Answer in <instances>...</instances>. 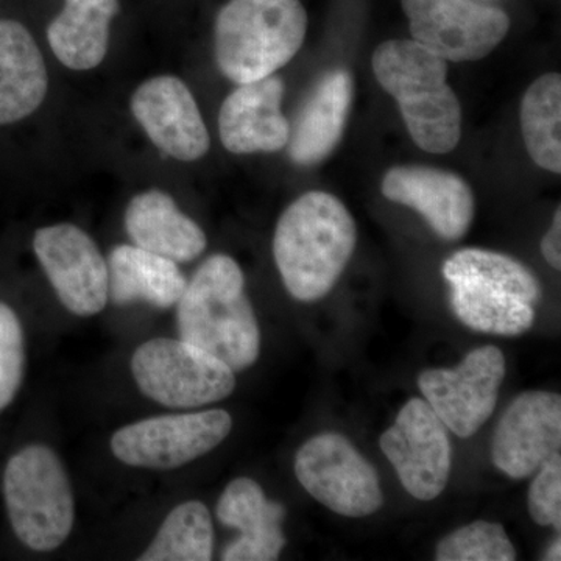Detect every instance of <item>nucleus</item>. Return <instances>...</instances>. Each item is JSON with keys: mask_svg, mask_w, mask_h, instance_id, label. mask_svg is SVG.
<instances>
[{"mask_svg": "<svg viewBox=\"0 0 561 561\" xmlns=\"http://www.w3.org/2000/svg\"><path fill=\"white\" fill-rule=\"evenodd\" d=\"M356 241V224L337 197L306 192L280 214L273 238V256L287 291L305 302L327 297Z\"/></svg>", "mask_w": 561, "mask_h": 561, "instance_id": "f257e3e1", "label": "nucleus"}, {"mask_svg": "<svg viewBox=\"0 0 561 561\" xmlns=\"http://www.w3.org/2000/svg\"><path fill=\"white\" fill-rule=\"evenodd\" d=\"M181 341L197 346L243 371L257 360L261 331L256 313L247 297L245 276L227 254L208 257L179 301Z\"/></svg>", "mask_w": 561, "mask_h": 561, "instance_id": "f03ea898", "label": "nucleus"}, {"mask_svg": "<svg viewBox=\"0 0 561 561\" xmlns=\"http://www.w3.org/2000/svg\"><path fill=\"white\" fill-rule=\"evenodd\" d=\"M373 72L400 105L413 142L430 153H449L459 146L461 106L446 76L448 65L415 39L382 43L371 58Z\"/></svg>", "mask_w": 561, "mask_h": 561, "instance_id": "7ed1b4c3", "label": "nucleus"}, {"mask_svg": "<svg viewBox=\"0 0 561 561\" xmlns=\"http://www.w3.org/2000/svg\"><path fill=\"white\" fill-rule=\"evenodd\" d=\"M443 276L454 313L470 330L512 337L534 327L541 286L522 262L496 251L460 250L443 264Z\"/></svg>", "mask_w": 561, "mask_h": 561, "instance_id": "20e7f679", "label": "nucleus"}, {"mask_svg": "<svg viewBox=\"0 0 561 561\" xmlns=\"http://www.w3.org/2000/svg\"><path fill=\"white\" fill-rule=\"evenodd\" d=\"M306 32L300 0H230L214 25L217 66L236 84L265 79L298 54Z\"/></svg>", "mask_w": 561, "mask_h": 561, "instance_id": "39448f33", "label": "nucleus"}, {"mask_svg": "<svg viewBox=\"0 0 561 561\" xmlns=\"http://www.w3.org/2000/svg\"><path fill=\"white\" fill-rule=\"evenodd\" d=\"M3 501L11 529L35 552H50L68 540L76 502L65 465L50 448L28 445L7 461Z\"/></svg>", "mask_w": 561, "mask_h": 561, "instance_id": "423d86ee", "label": "nucleus"}, {"mask_svg": "<svg viewBox=\"0 0 561 561\" xmlns=\"http://www.w3.org/2000/svg\"><path fill=\"white\" fill-rule=\"evenodd\" d=\"M131 373L146 397L173 409L219 402L236 389L227 364L181 339L142 343L133 354Z\"/></svg>", "mask_w": 561, "mask_h": 561, "instance_id": "0eeeda50", "label": "nucleus"}, {"mask_svg": "<svg viewBox=\"0 0 561 561\" xmlns=\"http://www.w3.org/2000/svg\"><path fill=\"white\" fill-rule=\"evenodd\" d=\"M295 474L313 500L337 515L364 518L382 507L378 472L341 434L306 442L295 457Z\"/></svg>", "mask_w": 561, "mask_h": 561, "instance_id": "6e6552de", "label": "nucleus"}, {"mask_svg": "<svg viewBox=\"0 0 561 561\" xmlns=\"http://www.w3.org/2000/svg\"><path fill=\"white\" fill-rule=\"evenodd\" d=\"M231 430V415L221 409L153 416L117 431L111 451L128 467L173 470L213 451Z\"/></svg>", "mask_w": 561, "mask_h": 561, "instance_id": "1a4fd4ad", "label": "nucleus"}, {"mask_svg": "<svg viewBox=\"0 0 561 561\" xmlns=\"http://www.w3.org/2000/svg\"><path fill=\"white\" fill-rule=\"evenodd\" d=\"M413 39L445 61H479L507 36L511 20L478 0H401Z\"/></svg>", "mask_w": 561, "mask_h": 561, "instance_id": "9d476101", "label": "nucleus"}, {"mask_svg": "<svg viewBox=\"0 0 561 561\" xmlns=\"http://www.w3.org/2000/svg\"><path fill=\"white\" fill-rule=\"evenodd\" d=\"M505 357L497 346H482L467 354L456 368L421 373L419 387L446 430L470 438L496 408L505 378Z\"/></svg>", "mask_w": 561, "mask_h": 561, "instance_id": "9b49d317", "label": "nucleus"}, {"mask_svg": "<svg viewBox=\"0 0 561 561\" xmlns=\"http://www.w3.org/2000/svg\"><path fill=\"white\" fill-rule=\"evenodd\" d=\"M379 445L402 486L415 500L434 501L445 491L451 474L453 446L448 430L426 400L405 402Z\"/></svg>", "mask_w": 561, "mask_h": 561, "instance_id": "f8f14e48", "label": "nucleus"}, {"mask_svg": "<svg viewBox=\"0 0 561 561\" xmlns=\"http://www.w3.org/2000/svg\"><path fill=\"white\" fill-rule=\"evenodd\" d=\"M33 251L69 312L91 317L108 302V265L98 243L72 224L39 228Z\"/></svg>", "mask_w": 561, "mask_h": 561, "instance_id": "ddd939ff", "label": "nucleus"}, {"mask_svg": "<svg viewBox=\"0 0 561 561\" xmlns=\"http://www.w3.org/2000/svg\"><path fill=\"white\" fill-rule=\"evenodd\" d=\"M130 110L151 144L173 160L194 162L208 153V127L190 87L179 77L142 81L133 92Z\"/></svg>", "mask_w": 561, "mask_h": 561, "instance_id": "4468645a", "label": "nucleus"}, {"mask_svg": "<svg viewBox=\"0 0 561 561\" xmlns=\"http://www.w3.org/2000/svg\"><path fill=\"white\" fill-rule=\"evenodd\" d=\"M561 448V397L526 391L508 405L497 423L491 459L512 479H526Z\"/></svg>", "mask_w": 561, "mask_h": 561, "instance_id": "2eb2a0df", "label": "nucleus"}, {"mask_svg": "<svg viewBox=\"0 0 561 561\" xmlns=\"http://www.w3.org/2000/svg\"><path fill=\"white\" fill-rule=\"evenodd\" d=\"M381 191L390 202L415 209L445 241H459L474 219L471 187L453 172L400 165L383 175Z\"/></svg>", "mask_w": 561, "mask_h": 561, "instance_id": "dca6fc26", "label": "nucleus"}, {"mask_svg": "<svg viewBox=\"0 0 561 561\" xmlns=\"http://www.w3.org/2000/svg\"><path fill=\"white\" fill-rule=\"evenodd\" d=\"M286 87L280 77L239 84L221 103L219 135L234 154L275 153L287 147L290 124L283 114Z\"/></svg>", "mask_w": 561, "mask_h": 561, "instance_id": "f3484780", "label": "nucleus"}, {"mask_svg": "<svg viewBox=\"0 0 561 561\" xmlns=\"http://www.w3.org/2000/svg\"><path fill=\"white\" fill-rule=\"evenodd\" d=\"M217 518L241 531L221 553L225 561H275L286 546L283 523L286 508L265 496L260 483L249 478L228 483L217 502Z\"/></svg>", "mask_w": 561, "mask_h": 561, "instance_id": "a211bd4d", "label": "nucleus"}, {"mask_svg": "<svg viewBox=\"0 0 561 561\" xmlns=\"http://www.w3.org/2000/svg\"><path fill=\"white\" fill-rule=\"evenodd\" d=\"M353 95L348 70H331L317 81L290 128L287 147L295 164L313 165L330 157L345 131Z\"/></svg>", "mask_w": 561, "mask_h": 561, "instance_id": "6ab92c4d", "label": "nucleus"}, {"mask_svg": "<svg viewBox=\"0 0 561 561\" xmlns=\"http://www.w3.org/2000/svg\"><path fill=\"white\" fill-rule=\"evenodd\" d=\"M124 221L136 247L176 264L197 260L208 245L205 231L181 213L164 191L149 190L135 195L125 209Z\"/></svg>", "mask_w": 561, "mask_h": 561, "instance_id": "aec40b11", "label": "nucleus"}, {"mask_svg": "<svg viewBox=\"0 0 561 561\" xmlns=\"http://www.w3.org/2000/svg\"><path fill=\"white\" fill-rule=\"evenodd\" d=\"M49 91L38 43L20 21H0V125L31 117Z\"/></svg>", "mask_w": 561, "mask_h": 561, "instance_id": "412c9836", "label": "nucleus"}, {"mask_svg": "<svg viewBox=\"0 0 561 561\" xmlns=\"http://www.w3.org/2000/svg\"><path fill=\"white\" fill-rule=\"evenodd\" d=\"M108 300L117 306L142 301L154 308L179 305L187 279L179 264L133 245L116 247L108 261Z\"/></svg>", "mask_w": 561, "mask_h": 561, "instance_id": "4be33fe9", "label": "nucleus"}, {"mask_svg": "<svg viewBox=\"0 0 561 561\" xmlns=\"http://www.w3.org/2000/svg\"><path fill=\"white\" fill-rule=\"evenodd\" d=\"M119 0H65L61 13L47 27V43L70 70L99 68L108 54L111 24Z\"/></svg>", "mask_w": 561, "mask_h": 561, "instance_id": "5701e85b", "label": "nucleus"}, {"mask_svg": "<svg viewBox=\"0 0 561 561\" xmlns=\"http://www.w3.org/2000/svg\"><path fill=\"white\" fill-rule=\"evenodd\" d=\"M524 144L535 164L561 173V77L546 73L530 84L519 110Z\"/></svg>", "mask_w": 561, "mask_h": 561, "instance_id": "b1692460", "label": "nucleus"}, {"mask_svg": "<svg viewBox=\"0 0 561 561\" xmlns=\"http://www.w3.org/2000/svg\"><path fill=\"white\" fill-rule=\"evenodd\" d=\"M214 552V526L201 501L176 505L140 561H209Z\"/></svg>", "mask_w": 561, "mask_h": 561, "instance_id": "393cba45", "label": "nucleus"}, {"mask_svg": "<svg viewBox=\"0 0 561 561\" xmlns=\"http://www.w3.org/2000/svg\"><path fill=\"white\" fill-rule=\"evenodd\" d=\"M438 561H513L515 546L500 523L479 519L454 530L438 542Z\"/></svg>", "mask_w": 561, "mask_h": 561, "instance_id": "a878e982", "label": "nucleus"}, {"mask_svg": "<svg viewBox=\"0 0 561 561\" xmlns=\"http://www.w3.org/2000/svg\"><path fill=\"white\" fill-rule=\"evenodd\" d=\"M24 330L18 313L0 301V412L18 397L25 375Z\"/></svg>", "mask_w": 561, "mask_h": 561, "instance_id": "bb28decb", "label": "nucleus"}, {"mask_svg": "<svg viewBox=\"0 0 561 561\" xmlns=\"http://www.w3.org/2000/svg\"><path fill=\"white\" fill-rule=\"evenodd\" d=\"M529 513L538 526L561 529V457L560 453L541 465L529 489Z\"/></svg>", "mask_w": 561, "mask_h": 561, "instance_id": "cd10ccee", "label": "nucleus"}, {"mask_svg": "<svg viewBox=\"0 0 561 561\" xmlns=\"http://www.w3.org/2000/svg\"><path fill=\"white\" fill-rule=\"evenodd\" d=\"M541 253L556 271L561 268V209L556 210L551 230L542 238Z\"/></svg>", "mask_w": 561, "mask_h": 561, "instance_id": "c85d7f7f", "label": "nucleus"}, {"mask_svg": "<svg viewBox=\"0 0 561 561\" xmlns=\"http://www.w3.org/2000/svg\"><path fill=\"white\" fill-rule=\"evenodd\" d=\"M546 560L549 561H559L561 560V541L560 538H557L556 541L549 546L548 552H546Z\"/></svg>", "mask_w": 561, "mask_h": 561, "instance_id": "c756f323", "label": "nucleus"}]
</instances>
